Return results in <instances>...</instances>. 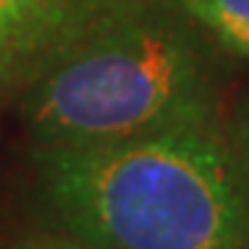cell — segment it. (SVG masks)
Returning <instances> with one entry per match:
<instances>
[{"label": "cell", "mask_w": 249, "mask_h": 249, "mask_svg": "<svg viewBox=\"0 0 249 249\" xmlns=\"http://www.w3.org/2000/svg\"><path fill=\"white\" fill-rule=\"evenodd\" d=\"M230 64L178 0H89L11 108L28 144L136 142L222 122Z\"/></svg>", "instance_id": "obj_1"}, {"label": "cell", "mask_w": 249, "mask_h": 249, "mask_svg": "<svg viewBox=\"0 0 249 249\" xmlns=\"http://www.w3.org/2000/svg\"><path fill=\"white\" fill-rule=\"evenodd\" d=\"M31 219L91 249H249L224 119L100 147L28 144Z\"/></svg>", "instance_id": "obj_2"}, {"label": "cell", "mask_w": 249, "mask_h": 249, "mask_svg": "<svg viewBox=\"0 0 249 249\" xmlns=\"http://www.w3.org/2000/svg\"><path fill=\"white\" fill-rule=\"evenodd\" d=\"M89 0H0V111Z\"/></svg>", "instance_id": "obj_3"}, {"label": "cell", "mask_w": 249, "mask_h": 249, "mask_svg": "<svg viewBox=\"0 0 249 249\" xmlns=\"http://www.w3.org/2000/svg\"><path fill=\"white\" fill-rule=\"evenodd\" d=\"M230 61H249V0H178Z\"/></svg>", "instance_id": "obj_4"}, {"label": "cell", "mask_w": 249, "mask_h": 249, "mask_svg": "<svg viewBox=\"0 0 249 249\" xmlns=\"http://www.w3.org/2000/svg\"><path fill=\"white\" fill-rule=\"evenodd\" d=\"M0 249H91V247L31 219L28 224L0 232Z\"/></svg>", "instance_id": "obj_5"}, {"label": "cell", "mask_w": 249, "mask_h": 249, "mask_svg": "<svg viewBox=\"0 0 249 249\" xmlns=\"http://www.w3.org/2000/svg\"><path fill=\"white\" fill-rule=\"evenodd\" d=\"M224 136L230 144L232 160L238 169L241 191L249 208V97H244L230 114H224Z\"/></svg>", "instance_id": "obj_6"}]
</instances>
